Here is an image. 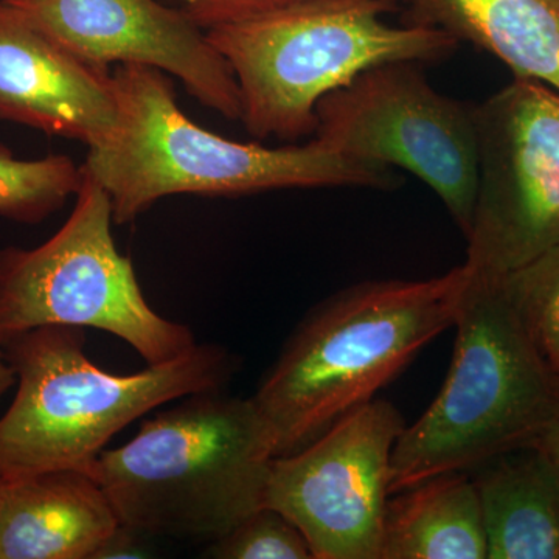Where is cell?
<instances>
[{
    "label": "cell",
    "instance_id": "1",
    "mask_svg": "<svg viewBox=\"0 0 559 559\" xmlns=\"http://www.w3.org/2000/svg\"><path fill=\"white\" fill-rule=\"evenodd\" d=\"M469 280L462 264L441 277L362 283L316 307L252 396L277 455L299 451L374 400L430 341L454 326Z\"/></svg>",
    "mask_w": 559,
    "mask_h": 559
},
{
    "label": "cell",
    "instance_id": "2",
    "mask_svg": "<svg viewBox=\"0 0 559 559\" xmlns=\"http://www.w3.org/2000/svg\"><path fill=\"white\" fill-rule=\"evenodd\" d=\"M119 130L90 148L83 170L108 193L114 224L131 223L171 194L238 197L316 187H396L389 167L353 159L319 142L285 148L219 138L180 110L171 81L150 66L112 70Z\"/></svg>",
    "mask_w": 559,
    "mask_h": 559
},
{
    "label": "cell",
    "instance_id": "3",
    "mask_svg": "<svg viewBox=\"0 0 559 559\" xmlns=\"http://www.w3.org/2000/svg\"><path fill=\"white\" fill-rule=\"evenodd\" d=\"M274 436L253 399L194 393L103 451L91 474L120 524L146 536L216 540L266 502Z\"/></svg>",
    "mask_w": 559,
    "mask_h": 559
},
{
    "label": "cell",
    "instance_id": "4",
    "mask_svg": "<svg viewBox=\"0 0 559 559\" xmlns=\"http://www.w3.org/2000/svg\"><path fill=\"white\" fill-rule=\"evenodd\" d=\"M84 341L83 329L60 325L3 341L17 392L0 418V477L91 473L121 429L162 404L226 388L238 369L226 348L197 344L138 373L114 374L92 362Z\"/></svg>",
    "mask_w": 559,
    "mask_h": 559
},
{
    "label": "cell",
    "instance_id": "5",
    "mask_svg": "<svg viewBox=\"0 0 559 559\" xmlns=\"http://www.w3.org/2000/svg\"><path fill=\"white\" fill-rule=\"evenodd\" d=\"M454 329L443 388L393 448L390 496L535 443L559 415V380L533 348L498 278L471 272Z\"/></svg>",
    "mask_w": 559,
    "mask_h": 559
},
{
    "label": "cell",
    "instance_id": "6",
    "mask_svg": "<svg viewBox=\"0 0 559 559\" xmlns=\"http://www.w3.org/2000/svg\"><path fill=\"white\" fill-rule=\"evenodd\" d=\"M395 9L396 0H299L209 31L240 86L249 134H314L319 102L366 70L443 60L457 49L459 40L441 28L385 24L382 14Z\"/></svg>",
    "mask_w": 559,
    "mask_h": 559
},
{
    "label": "cell",
    "instance_id": "7",
    "mask_svg": "<svg viewBox=\"0 0 559 559\" xmlns=\"http://www.w3.org/2000/svg\"><path fill=\"white\" fill-rule=\"evenodd\" d=\"M83 173L75 207L53 237L35 249L0 250V341L76 326L114 334L148 366L178 358L198 344L193 333L151 308L114 241L108 193Z\"/></svg>",
    "mask_w": 559,
    "mask_h": 559
},
{
    "label": "cell",
    "instance_id": "8",
    "mask_svg": "<svg viewBox=\"0 0 559 559\" xmlns=\"http://www.w3.org/2000/svg\"><path fill=\"white\" fill-rule=\"evenodd\" d=\"M418 62H385L331 92L316 108L326 150L417 176L468 235L479 186L476 105L439 94Z\"/></svg>",
    "mask_w": 559,
    "mask_h": 559
},
{
    "label": "cell",
    "instance_id": "9",
    "mask_svg": "<svg viewBox=\"0 0 559 559\" xmlns=\"http://www.w3.org/2000/svg\"><path fill=\"white\" fill-rule=\"evenodd\" d=\"M479 186L465 264L500 277L559 246V94L514 79L476 105Z\"/></svg>",
    "mask_w": 559,
    "mask_h": 559
},
{
    "label": "cell",
    "instance_id": "10",
    "mask_svg": "<svg viewBox=\"0 0 559 559\" xmlns=\"http://www.w3.org/2000/svg\"><path fill=\"white\" fill-rule=\"evenodd\" d=\"M404 428L389 401L356 407L274 459L264 506L300 528L314 559H380L390 463Z\"/></svg>",
    "mask_w": 559,
    "mask_h": 559
},
{
    "label": "cell",
    "instance_id": "11",
    "mask_svg": "<svg viewBox=\"0 0 559 559\" xmlns=\"http://www.w3.org/2000/svg\"><path fill=\"white\" fill-rule=\"evenodd\" d=\"M79 60L109 69L140 64L182 81L191 97L241 120L240 86L207 32L159 0H5Z\"/></svg>",
    "mask_w": 559,
    "mask_h": 559
},
{
    "label": "cell",
    "instance_id": "12",
    "mask_svg": "<svg viewBox=\"0 0 559 559\" xmlns=\"http://www.w3.org/2000/svg\"><path fill=\"white\" fill-rule=\"evenodd\" d=\"M0 120L98 148L119 130L112 72L73 57L0 0Z\"/></svg>",
    "mask_w": 559,
    "mask_h": 559
},
{
    "label": "cell",
    "instance_id": "13",
    "mask_svg": "<svg viewBox=\"0 0 559 559\" xmlns=\"http://www.w3.org/2000/svg\"><path fill=\"white\" fill-rule=\"evenodd\" d=\"M119 527L86 471L0 477V559H97Z\"/></svg>",
    "mask_w": 559,
    "mask_h": 559
},
{
    "label": "cell",
    "instance_id": "14",
    "mask_svg": "<svg viewBox=\"0 0 559 559\" xmlns=\"http://www.w3.org/2000/svg\"><path fill=\"white\" fill-rule=\"evenodd\" d=\"M487 559H559V469L538 444L476 469Z\"/></svg>",
    "mask_w": 559,
    "mask_h": 559
},
{
    "label": "cell",
    "instance_id": "15",
    "mask_svg": "<svg viewBox=\"0 0 559 559\" xmlns=\"http://www.w3.org/2000/svg\"><path fill=\"white\" fill-rule=\"evenodd\" d=\"M411 24L489 51L559 94V0H411Z\"/></svg>",
    "mask_w": 559,
    "mask_h": 559
},
{
    "label": "cell",
    "instance_id": "16",
    "mask_svg": "<svg viewBox=\"0 0 559 559\" xmlns=\"http://www.w3.org/2000/svg\"><path fill=\"white\" fill-rule=\"evenodd\" d=\"M389 498L380 559H487L476 480L440 474Z\"/></svg>",
    "mask_w": 559,
    "mask_h": 559
},
{
    "label": "cell",
    "instance_id": "17",
    "mask_svg": "<svg viewBox=\"0 0 559 559\" xmlns=\"http://www.w3.org/2000/svg\"><path fill=\"white\" fill-rule=\"evenodd\" d=\"M83 179V167L68 156L21 160L0 143V216L38 224L79 193Z\"/></svg>",
    "mask_w": 559,
    "mask_h": 559
},
{
    "label": "cell",
    "instance_id": "18",
    "mask_svg": "<svg viewBox=\"0 0 559 559\" xmlns=\"http://www.w3.org/2000/svg\"><path fill=\"white\" fill-rule=\"evenodd\" d=\"M496 278L533 348L559 380V246Z\"/></svg>",
    "mask_w": 559,
    "mask_h": 559
},
{
    "label": "cell",
    "instance_id": "19",
    "mask_svg": "<svg viewBox=\"0 0 559 559\" xmlns=\"http://www.w3.org/2000/svg\"><path fill=\"white\" fill-rule=\"evenodd\" d=\"M207 554L218 559H314L300 528L266 506L253 511L227 535L212 540Z\"/></svg>",
    "mask_w": 559,
    "mask_h": 559
},
{
    "label": "cell",
    "instance_id": "20",
    "mask_svg": "<svg viewBox=\"0 0 559 559\" xmlns=\"http://www.w3.org/2000/svg\"><path fill=\"white\" fill-rule=\"evenodd\" d=\"M175 9L204 32L235 24L286 5L290 0H171Z\"/></svg>",
    "mask_w": 559,
    "mask_h": 559
},
{
    "label": "cell",
    "instance_id": "21",
    "mask_svg": "<svg viewBox=\"0 0 559 559\" xmlns=\"http://www.w3.org/2000/svg\"><path fill=\"white\" fill-rule=\"evenodd\" d=\"M535 443L554 460L555 465H557L559 469V415L547 426V429L540 433L539 439L536 440Z\"/></svg>",
    "mask_w": 559,
    "mask_h": 559
},
{
    "label": "cell",
    "instance_id": "22",
    "mask_svg": "<svg viewBox=\"0 0 559 559\" xmlns=\"http://www.w3.org/2000/svg\"><path fill=\"white\" fill-rule=\"evenodd\" d=\"M13 384H16V374H14V370L11 369L9 360L5 358L3 342L0 341V396Z\"/></svg>",
    "mask_w": 559,
    "mask_h": 559
},
{
    "label": "cell",
    "instance_id": "23",
    "mask_svg": "<svg viewBox=\"0 0 559 559\" xmlns=\"http://www.w3.org/2000/svg\"><path fill=\"white\" fill-rule=\"evenodd\" d=\"M290 2H299V0H290Z\"/></svg>",
    "mask_w": 559,
    "mask_h": 559
}]
</instances>
